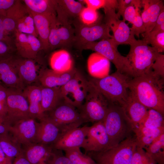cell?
I'll return each mask as SVG.
<instances>
[{
  "label": "cell",
  "instance_id": "6da1fadb",
  "mask_svg": "<svg viewBox=\"0 0 164 164\" xmlns=\"http://www.w3.org/2000/svg\"><path fill=\"white\" fill-rule=\"evenodd\" d=\"M128 87L130 92L146 107L164 116V79L155 75L151 69L144 74L130 78Z\"/></svg>",
  "mask_w": 164,
  "mask_h": 164
},
{
  "label": "cell",
  "instance_id": "7a4b0ae2",
  "mask_svg": "<svg viewBox=\"0 0 164 164\" xmlns=\"http://www.w3.org/2000/svg\"><path fill=\"white\" fill-rule=\"evenodd\" d=\"M131 78L116 70L102 78L89 77L88 80L107 98L110 103L121 106L128 94V83Z\"/></svg>",
  "mask_w": 164,
  "mask_h": 164
},
{
  "label": "cell",
  "instance_id": "3957f363",
  "mask_svg": "<svg viewBox=\"0 0 164 164\" xmlns=\"http://www.w3.org/2000/svg\"><path fill=\"white\" fill-rule=\"evenodd\" d=\"M103 122L111 147L132 136L133 133V125L123 108L118 104H110Z\"/></svg>",
  "mask_w": 164,
  "mask_h": 164
},
{
  "label": "cell",
  "instance_id": "277c9868",
  "mask_svg": "<svg viewBox=\"0 0 164 164\" xmlns=\"http://www.w3.org/2000/svg\"><path fill=\"white\" fill-rule=\"evenodd\" d=\"M130 46V50L126 57L130 77L133 78L148 72L160 53L142 40H136Z\"/></svg>",
  "mask_w": 164,
  "mask_h": 164
},
{
  "label": "cell",
  "instance_id": "5b68a950",
  "mask_svg": "<svg viewBox=\"0 0 164 164\" xmlns=\"http://www.w3.org/2000/svg\"><path fill=\"white\" fill-rule=\"evenodd\" d=\"M135 135L125 138L118 144L101 151L87 154L97 164H131L136 148Z\"/></svg>",
  "mask_w": 164,
  "mask_h": 164
},
{
  "label": "cell",
  "instance_id": "8992f818",
  "mask_svg": "<svg viewBox=\"0 0 164 164\" xmlns=\"http://www.w3.org/2000/svg\"><path fill=\"white\" fill-rule=\"evenodd\" d=\"M89 83L84 102L77 110L84 123L103 121L110 103L98 90Z\"/></svg>",
  "mask_w": 164,
  "mask_h": 164
},
{
  "label": "cell",
  "instance_id": "52a82bcc",
  "mask_svg": "<svg viewBox=\"0 0 164 164\" xmlns=\"http://www.w3.org/2000/svg\"><path fill=\"white\" fill-rule=\"evenodd\" d=\"M118 46L112 38H109L86 44L80 50H90L99 54L111 62L117 70L130 77L127 59L119 53Z\"/></svg>",
  "mask_w": 164,
  "mask_h": 164
},
{
  "label": "cell",
  "instance_id": "ba28073f",
  "mask_svg": "<svg viewBox=\"0 0 164 164\" xmlns=\"http://www.w3.org/2000/svg\"><path fill=\"white\" fill-rule=\"evenodd\" d=\"M45 114L62 133L84 123L77 108L63 99L54 109Z\"/></svg>",
  "mask_w": 164,
  "mask_h": 164
},
{
  "label": "cell",
  "instance_id": "9c48e42d",
  "mask_svg": "<svg viewBox=\"0 0 164 164\" xmlns=\"http://www.w3.org/2000/svg\"><path fill=\"white\" fill-rule=\"evenodd\" d=\"M73 24L75 36L74 45L80 50L83 46L87 43L98 40L112 38V36L110 33V29L104 22L87 26L82 24L78 18Z\"/></svg>",
  "mask_w": 164,
  "mask_h": 164
},
{
  "label": "cell",
  "instance_id": "30bf717a",
  "mask_svg": "<svg viewBox=\"0 0 164 164\" xmlns=\"http://www.w3.org/2000/svg\"><path fill=\"white\" fill-rule=\"evenodd\" d=\"M89 84L88 79L77 70L73 77L60 87L63 99L79 109L84 102Z\"/></svg>",
  "mask_w": 164,
  "mask_h": 164
},
{
  "label": "cell",
  "instance_id": "8fae6325",
  "mask_svg": "<svg viewBox=\"0 0 164 164\" xmlns=\"http://www.w3.org/2000/svg\"><path fill=\"white\" fill-rule=\"evenodd\" d=\"M7 102V112L5 120L9 125L20 121L32 118L27 99L22 91L8 88Z\"/></svg>",
  "mask_w": 164,
  "mask_h": 164
},
{
  "label": "cell",
  "instance_id": "7c38bea8",
  "mask_svg": "<svg viewBox=\"0 0 164 164\" xmlns=\"http://www.w3.org/2000/svg\"><path fill=\"white\" fill-rule=\"evenodd\" d=\"M70 23L61 24L56 17L51 20L49 37V50L70 48L74 45V30Z\"/></svg>",
  "mask_w": 164,
  "mask_h": 164
},
{
  "label": "cell",
  "instance_id": "4fadbf2b",
  "mask_svg": "<svg viewBox=\"0 0 164 164\" xmlns=\"http://www.w3.org/2000/svg\"><path fill=\"white\" fill-rule=\"evenodd\" d=\"M115 9L104 12V22L113 32L112 39L117 46L123 44L130 45L136 39L131 34L130 27L125 21L119 19Z\"/></svg>",
  "mask_w": 164,
  "mask_h": 164
},
{
  "label": "cell",
  "instance_id": "5bb4252c",
  "mask_svg": "<svg viewBox=\"0 0 164 164\" xmlns=\"http://www.w3.org/2000/svg\"><path fill=\"white\" fill-rule=\"evenodd\" d=\"M111 147L109 138L103 121L94 123L89 126L88 132L81 148L85 154L101 151Z\"/></svg>",
  "mask_w": 164,
  "mask_h": 164
},
{
  "label": "cell",
  "instance_id": "9a60e30c",
  "mask_svg": "<svg viewBox=\"0 0 164 164\" xmlns=\"http://www.w3.org/2000/svg\"><path fill=\"white\" fill-rule=\"evenodd\" d=\"M37 122L32 118L20 121L9 126V133L21 146L34 143Z\"/></svg>",
  "mask_w": 164,
  "mask_h": 164
},
{
  "label": "cell",
  "instance_id": "2e32d148",
  "mask_svg": "<svg viewBox=\"0 0 164 164\" xmlns=\"http://www.w3.org/2000/svg\"><path fill=\"white\" fill-rule=\"evenodd\" d=\"M88 128L87 126L79 127L62 133L53 145V149L65 151L81 147L87 136Z\"/></svg>",
  "mask_w": 164,
  "mask_h": 164
},
{
  "label": "cell",
  "instance_id": "e0dca14e",
  "mask_svg": "<svg viewBox=\"0 0 164 164\" xmlns=\"http://www.w3.org/2000/svg\"><path fill=\"white\" fill-rule=\"evenodd\" d=\"M14 39L15 49L21 57L35 59L38 53L42 50L41 43L38 38L30 34L20 32L16 30Z\"/></svg>",
  "mask_w": 164,
  "mask_h": 164
},
{
  "label": "cell",
  "instance_id": "ac0fdd59",
  "mask_svg": "<svg viewBox=\"0 0 164 164\" xmlns=\"http://www.w3.org/2000/svg\"><path fill=\"white\" fill-rule=\"evenodd\" d=\"M22 154L31 164H49L53 149L52 145L32 143L22 145Z\"/></svg>",
  "mask_w": 164,
  "mask_h": 164
},
{
  "label": "cell",
  "instance_id": "d6986e66",
  "mask_svg": "<svg viewBox=\"0 0 164 164\" xmlns=\"http://www.w3.org/2000/svg\"><path fill=\"white\" fill-rule=\"evenodd\" d=\"M56 0V11L57 22L61 24L70 23L78 18L84 7L80 1Z\"/></svg>",
  "mask_w": 164,
  "mask_h": 164
},
{
  "label": "cell",
  "instance_id": "ffe728a7",
  "mask_svg": "<svg viewBox=\"0 0 164 164\" xmlns=\"http://www.w3.org/2000/svg\"><path fill=\"white\" fill-rule=\"evenodd\" d=\"M77 70L74 67L64 71L48 68L42 69L39 73V80L41 85L44 87H61L73 77Z\"/></svg>",
  "mask_w": 164,
  "mask_h": 164
},
{
  "label": "cell",
  "instance_id": "44dd1931",
  "mask_svg": "<svg viewBox=\"0 0 164 164\" xmlns=\"http://www.w3.org/2000/svg\"><path fill=\"white\" fill-rule=\"evenodd\" d=\"M62 132L46 115L37 122L35 143L53 145Z\"/></svg>",
  "mask_w": 164,
  "mask_h": 164
},
{
  "label": "cell",
  "instance_id": "7402d4cb",
  "mask_svg": "<svg viewBox=\"0 0 164 164\" xmlns=\"http://www.w3.org/2000/svg\"><path fill=\"white\" fill-rule=\"evenodd\" d=\"M13 56L0 61V78L9 88L22 91L25 86L15 64Z\"/></svg>",
  "mask_w": 164,
  "mask_h": 164
},
{
  "label": "cell",
  "instance_id": "603a6c76",
  "mask_svg": "<svg viewBox=\"0 0 164 164\" xmlns=\"http://www.w3.org/2000/svg\"><path fill=\"white\" fill-rule=\"evenodd\" d=\"M121 106L134 128L141 124L146 116L149 110L137 100L129 91L126 99Z\"/></svg>",
  "mask_w": 164,
  "mask_h": 164
},
{
  "label": "cell",
  "instance_id": "cb8c5ba5",
  "mask_svg": "<svg viewBox=\"0 0 164 164\" xmlns=\"http://www.w3.org/2000/svg\"><path fill=\"white\" fill-rule=\"evenodd\" d=\"M163 1L141 0L143 10L141 15L145 29L144 33L152 31L161 10L164 8Z\"/></svg>",
  "mask_w": 164,
  "mask_h": 164
},
{
  "label": "cell",
  "instance_id": "d4e9b609",
  "mask_svg": "<svg viewBox=\"0 0 164 164\" xmlns=\"http://www.w3.org/2000/svg\"><path fill=\"white\" fill-rule=\"evenodd\" d=\"M22 92L27 99L31 117L40 121L46 115L41 106V86L29 85Z\"/></svg>",
  "mask_w": 164,
  "mask_h": 164
},
{
  "label": "cell",
  "instance_id": "484cf974",
  "mask_svg": "<svg viewBox=\"0 0 164 164\" xmlns=\"http://www.w3.org/2000/svg\"><path fill=\"white\" fill-rule=\"evenodd\" d=\"M19 76L25 84L29 85L39 80L34 59L13 56Z\"/></svg>",
  "mask_w": 164,
  "mask_h": 164
},
{
  "label": "cell",
  "instance_id": "4316f807",
  "mask_svg": "<svg viewBox=\"0 0 164 164\" xmlns=\"http://www.w3.org/2000/svg\"><path fill=\"white\" fill-rule=\"evenodd\" d=\"M29 12L24 4L17 0L15 4L7 11L6 16L3 17V23L6 33L11 36L15 33L18 20Z\"/></svg>",
  "mask_w": 164,
  "mask_h": 164
},
{
  "label": "cell",
  "instance_id": "83f0119b",
  "mask_svg": "<svg viewBox=\"0 0 164 164\" xmlns=\"http://www.w3.org/2000/svg\"><path fill=\"white\" fill-rule=\"evenodd\" d=\"M29 12L33 18L38 38L41 43L42 50H49V37L50 23L52 20L56 16L50 17Z\"/></svg>",
  "mask_w": 164,
  "mask_h": 164
},
{
  "label": "cell",
  "instance_id": "f1b7e54d",
  "mask_svg": "<svg viewBox=\"0 0 164 164\" xmlns=\"http://www.w3.org/2000/svg\"><path fill=\"white\" fill-rule=\"evenodd\" d=\"M137 146L144 149L164 133V127L152 129L139 125L134 128Z\"/></svg>",
  "mask_w": 164,
  "mask_h": 164
},
{
  "label": "cell",
  "instance_id": "f546056e",
  "mask_svg": "<svg viewBox=\"0 0 164 164\" xmlns=\"http://www.w3.org/2000/svg\"><path fill=\"white\" fill-rule=\"evenodd\" d=\"M22 1L30 12L50 17L56 16V0H23Z\"/></svg>",
  "mask_w": 164,
  "mask_h": 164
},
{
  "label": "cell",
  "instance_id": "4dcf8cb0",
  "mask_svg": "<svg viewBox=\"0 0 164 164\" xmlns=\"http://www.w3.org/2000/svg\"><path fill=\"white\" fill-rule=\"evenodd\" d=\"M41 86V106L46 113L54 109L63 99L61 87H48Z\"/></svg>",
  "mask_w": 164,
  "mask_h": 164
},
{
  "label": "cell",
  "instance_id": "1f68e13d",
  "mask_svg": "<svg viewBox=\"0 0 164 164\" xmlns=\"http://www.w3.org/2000/svg\"><path fill=\"white\" fill-rule=\"evenodd\" d=\"M0 146L6 157L12 161L22 154V146L9 133L0 135Z\"/></svg>",
  "mask_w": 164,
  "mask_h": 164
},
{
  "label": "cell",
  "instance_id": "d6a6232c",
  "mask_svg": "<svg viewBox=\"0 0 164 164\" xmlns=\"http://www.w3.org/2000/svg\"><path fill=\"white\" fill-rule=\"evenodd\" d=\"M50 63L52 69L58 71H66L73 67L69 53L63 49L53 53L50 58Z\"/></svg>",
  "mask_w": 164,
  "mask_h": 164
},
{
  "label": "cell",
  "instance_id": "836d02e7",
  "mask_svg": "<svg viewBox=\"0 0 164 164\" xmlns=\"http://www.w3.org/2000/svg\"><path fill=\"white\" fill-rule=\"evenodd\" d=\"M144 149L157 163L164 164V133Z\"/></svg>",
  "mask_w": 164,
  "mask_h": 164
},
{
  "label": "cell",
  "instance_id": "e575fe53",
  "mask_svg": "<svg viewBox=\"0 0 164 164\" xmlns=\"http://www.w3.org/2000/svg\"><path fill=\"white\" fill-rule=\"evenodd\" d=\"M142 40L147 45L151 44L159 53L164 51V32L151 31L144 33Z\"/></svg>",
  "mask_w": 164,
  "mask_h": 164
},
{
  "label": "cell",
  "instance_id": "d590c367",
  "mask_svg": "<svg viewBox=\"0 0 164 164\" xmlns=\"http://www.w3.org/2000/svg\"><path fill=\"white\" fill-rule=\"evenodd\" d=\"M16 30L21 33L38 37L33 18L29 12L18 20Z\"/></svg>",
  "mask_w": 164,
  "mask_h": 164
},
{
  "label": "cell",
  "instance_id": "8d00e7d4",
  "mask_svg": "<svg viewBox=\"0 0 164 164\" xmlns=\"http://www.w3.org/2000/svg\"><path fill=\"white\" fill-rule=\"evenodd\" d=\"M140 125L152 129L164 127V116L154 109H149L146 116Z\"/></svg>",
  "mask_w": 164,
  "mask_h": 164
},
{
  "label": "cell",
  "instance_id": "74e56055",
  "mask_svg": "<svg viewBox=\"0 0 164 164\" xmlns=\"http://www.w3.org/2000/svg\"><path fill=\"white\" fill-rule=\"evenodd\" d=\"M78 20L82 24L87 26H93L101 22V16L97 10L87 7L83 9Z\"/></svg>",
  "mask_w": 164,
  "mask_h": 164
},
{
  "label": "cell",
  "instance_id": "f35d334b",
  "mask_svg": "<svg viewBox=\"0 0 164 164\" xmlns=\"http://www.w3.org/2000/svg\"><path fill=\"white\" fill-rule=\"evenodd\" d=\"M65 155L72 164H97L86 154L83 153L80 148H76L64 151Z\"/></svg>",
  "mask_w": 164,
  "mask_h": 164
},
{
  "label": "cell",
  "instance_id": "ab89813d",
  "mask_svg": "<svg viewBox=\"0 0 164 164\" xmlns=\"http://www.w3.org/2000/svg\"><path fill=\"white\" fill-rule=\"evenodd\" d=\"M85 4L87 7L97 10L103 8L105 12L111 9H117L118 2L117 0H83L80 1Z\"/></svg>",
  "mask_w": 164,
  "mask_h": 164
},
{
  "label": "cell",
  "instance_id": "60d3db41",
  "mask_svg": "<svg viewBox=\"0 0 164 164\" xmlns=\"http://www.w3.org/2000/svg\"><path fill=\"white\" fill-rule=\"evenodd\" d=\"M145 150L137 147L134 152L131 164H156Z\"/></svg>",
  "mask_w": 164,
  "mask_h": 164
},
{
  "label": "cell",
  "instance_id": "b9f144b4",
  "mask_svg": "<svg viewBox=\"0 0 164 164\" xmlns=\"http://www.w3.org/2000/svg\"><path fill=\"white\" fill-rule=\"evenodd\" d=\"M132 24V26L130 29L132 36H136L139 38L140 34L145 33V29L139 11L137 12Z\"/></svg>",
  "mask_w": 164,
  "mask_h": 164
},
{
  "label": "cell",
  "instance_id": "7bdbcfd3",
  "mask_svg": "<svg viewBox=\"0 0 164 164\" xmlns=\"http://www.w3.org/2000/svg\"><path fill=\"white\" fill-rule=\"evenodd\" d=\"M153 73L157 77L164 79V55L160 53L151 67Z\"/></svg>",
  "mask_w": 164,
  "mask_h": 164
},
{
  "label": "cell",
  "instance_id": "ee69618b",
  "mask_svg": "<svg viewBox=\"0 0 164 164\" xmlns=\"http://www.w3.org/2000/svg\"><path fill=\"white\" fill-rule=\"evenodd\" d=\"M8 88L0 84V117L5 118L7 112Z\"/></svg>",
  "mask_w": 164,
  "mask_h": 164
},
{
  "label": "cell",
  "instance_id": "f6af8a7d",
  "mask_svg": "<svg viewBox=\"0 0 164 164\" xmlns=\"http://www.w3.org/2000/svg\"><path fill=\"white\" fill-rule=\"evenodd\" d=\"M49 164H72L70 160L64 155L62 151L53 149L52 156Z\"/></svg>",
  "mask_w": 164,
  "mask_h": 164
},
{
  "label": "cell",
  "instance_id": "bcb514c9",
  "mask_svg": "<svg viewBox=\"0 0 164 164\" xmlns=\"http://www.w3.org/2000/svg\"><path fill=\"white\" fill-rule=\"evenodd\" d=\"M15 50V47L10 46L6 43L0 41V61L13 56V53Z\"/></svg>",
  "mask_w": 164,
  "mask_h": 164
},
{
  "label": "cell",
  "instance_id": "7dc6e473",
  "mask_svg": "<svg viewBox=\"0 0 164 164\" xmlns=\"http://www.w3.org/2000/svg\"><path fill=\"white\" fill-rule=\"evenodd\" d=\"M139 8H135L132 3V2L125 10L123 17L124 21H127L132 24L137 12L139 11Z\"/></svg>",
  "mask_w": 164,
  "mask_h": 164
},
{
  "label": "cell",
  "instance_id": "c3c4849f",
  "mask_svg": "<svg viewBox=\"0 0 164 164\" xmlns=\"http://www.w3.org/2000/svg\"><path fill=\"white\" fill-rule=\"evenodd\" d=\"M3 17L0 15V41L6 43L10 46L15 47L12 37L8 35L5 31L3 23Z\"/></svg>",
  "mask_w": 164,
  "mask_h": 164
},
{
  "label": "cell",
  "instance_id": "681fc988",
  "mask_svg": "<svg viewBox=\"0 0 164 164\" xmlns=\"http://www.w3.org/2000/svg\"><path fill=\"white\" fill-rule=\"evenodd\" d=\"M17 0H0V15L6 16L7 11L15 3Z\"/></svg>",
  "mask_w": 164,
  "mask_h": 164
},
{
  "label": "cell",
  "instance_id": "f907efd6",
  "mask_svg": "<svg viewBox=\"0 0 164 164\" xmlns=\"http://www.w3.org/2000/svg\"><path fill=\"white\" fill-rule=\"evenodd\" d=\"M152 31L164 32V8L161 11Z\"/></svg>",
  "mask_w": 164,
  "mask_h": 164
},
{
  "label": "cell",
  "instance_id": "816d5d0a",
  "mask_svg": "<svg viewBox=\"0 0 164 164\" xmlns=\"http://www.w3.org/2000/svg\"><path fill=\"white\" fill-rule=\"evenodd\" d=\"M132 0H118V11L116 14L119 18L123 16L124 12L126 8L131 4Z\"/></svg>",
  "mask_w": 164,
  "mask_h": 164
},
{
  "label": "cell",
  "instance_id": "f5cc1de1",
  "mask_svg": "<svg viewBox=\"0 0 164 164\" xmlns=\"http://www.w3.org/2000/svg\"><path fill=\"white\" fill-rule=\"evenodd\" d=\"M9 126L5 118L0 117V135L9 133Z\"/></svg>",
  "mask_w": 164,
  "mask_h": 164
},
{
  "label": "cell",
  "instance_id": "db71d44e",
  "mask_svg": "<svg viewBox=\"0 0 164 164\" xmlns=\"http://www.w3.org/2000/svg\"><path fill=\"white\" fill-rule=\"evenodd\" d=\"M12 164H31L25 157L22 154L15 158Z\"/></svg>",
  "mask_w": 164,
  "mask_h": 164
},
{
  "label": "cell",
  "instance_id": "11a10c76",
  "mask_svg": "<svg viewBox=\"0 0 164 164\" xmlns=\"http://www.w3.org/2000/svg\"><path fill=\"white\" fill-rule=\"evenodd\" d=\"M12 161L5 156L0 146V164H12Z\"/></svg>",
  "mask_w": 164,
  "mask_h": 164
},
{
  "label": "cell",
  "instance_id": "9f6ffc18",
  "mask_svg": "<svg viewBox=\"0 0 164 164\" xmlns=\"http://www.w3.org/2000/svg\"></svg>",
  "mask_w": 164,
  "mask_h": 164
}]
</instances>
